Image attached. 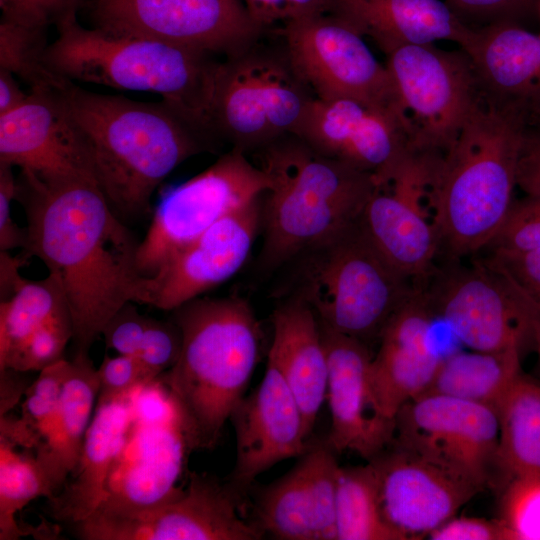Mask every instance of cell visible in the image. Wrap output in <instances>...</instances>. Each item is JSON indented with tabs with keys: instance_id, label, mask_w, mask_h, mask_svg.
Here are the masks:
<instances>
[{
	"instance_id": "cell-1",
	"label": "cell",
	"mask_w": 540,
	"mask_h": 540,
	"mask_svg": "<svg viewBox=\"0 0 540 540\" xmlns=\"http://www.w3.org/2000/svg\"><path fill=\"white\" fill-rule=\"evenodd\" d=\"M16 198L27 218L25 256L39 258L60 281L75 354L88 355L121 307L143 304L139 242L92 178L45 180L21 172Z\"/></svg>"
},
{
	"instance_id": "cell-2",
	"label": "cell",
	"mask_w": 540,
	"mask_h": 540,
	"mask_svg": "<svg viewBox=\"0 0 540 540\" xmlns=\"http://www.w3.org/2000/svg\"><path fill=\"white\" fill-rule=\"evenodd\" d=\"M527 107L482 93L449 148L432 186L434 222L452 259L488 247L514 202Z\"/></svg>"
},
{
	"instance_id": "cell-3",
	"label": "cell",
	"mask_w": 540,
	"mask_h": 540,
	"mask_svg": "<svg viewBox=\"0 0 540 540\" xmlns=\"http://www.w3.org/2000/svg\"><path fill=\"white\" fill-rule=\"evenodd\" d=\"M63 93L87 145L95 181L121 219L146 214L160 183L206 148L207 136L162 100L98 94L75 82Z\"/></svg>"
},
{
	"instance_id": "cell-4",
	"label": "cell",
	"mask_w": 540,
	"mask_h": 540,
	"mask_svg": "<svg viewBox=\"0 0 540 540\" xmlns=\"http://www.w3.org/2000/svg\"><path fill=\"white\" fill-rule=\"evenodd\" d=\"M182 337L178 360L158 376L190 451L213 449L245 396L261 330L239 297L195 298L172 310Z\"/></svg>"
},
{
	"instance_id": "cell-5",
	"label": "cell",
	"mask_w": 540,
	"mask_h": 540,
	"mask_svg": "<svg viewBox=\"0 0 540 540\" xmlns=\"http://www.w3.org/2000/svg\"><path fill=\"white\" fill-rule=\"evenodd\" d=\"M76 11L57 23L47 67L70 81L161 96L205 136L214 134L212 106L220 62L211 54L141 36L85 28Z\"/></svg>"
},
{
	"instance_id": "cell-6",
	"label": "cell",
	"mask_w": 540,
	"mask_h": 540,
	"mask_svg": "<svg viewBox=\"0 0 540 540\" xmlns=\"http://www.w3.org/2000/svg\"><path fill=\"white\" fill-rule=\"evenodd\" d=\"M271 179L262 208V262L276 267L329 241L359 220L373 175L326 157L294 134L261 147Z\"/></svg>"
},
{
	"instance_id": "cell-7",
	"label": "cell",
	"mask_w": 540,
	"mask_h": 540,
	"mask_svg": "<svg viewBox=\"0 0 540 540\" xmlns=\"http://www.w3.org/2000/svg\"><path fill=\"white\" fill-rule=\"evenodd\" d=\"M308 252L301 297L320 325L366 344L417 288L379 254L358 221Z\"/></svg>"
},
{
	"instance_id": "cell-8",
	"label": "cell",
	"mask_w": 540,
	"mask_h": 540,
	"mask_svg": "<svg viewBox=\"0 0 540 540\" xmlns=\"http://www.w3.org/2000/svg\"><path fill=\"white\" fill-rule=\"evenodd\" d=\"M288 57L252 45L220 62L212 106L214 134L234 148L263 147L293 134L315 97Z\"/></svg>"
},
{
	"instance_id": "cell-9",
	"label": "cell",
	"mask_w": 540,
	"mask_h": 540,
	"mask_svg": "<svg viewBox=\"0 0 540 540\" xmlns=\"http://www.w3.org/2000/svg\"><path fill=\"white\" fill-rule=\"evenodd\" d=\"M271 179L245 151L233 148L210 167L162 194L137 262L144 277L153 276L179 249L217 221L270 189Z\"/></svg>"
},
{
	"instance_id": "cell-10",
	"label": "cell",
	"mask_w": 540,
	"mask_h": 540,
	"mask_svg": "<svg viewBox=\"0 0 540 540\" xmlns=\"http://www.w3.org/2000/svg\"><path fill=\"white\" fill-rule=\"evenodd\" d=\"M408 121L413 150L444 153L482 90L468 55L435 44L407 45L385 63Z\"/></svg>"
},
{
	"instance_id": "cell-11",
	"label": "cell",
	"mask_w": 540,
	"mask_h": 540,
	"mask_svg": "<svg viewBox=\"0 0 540 540\" xmlns=\"http://www.w3.org/2000/svg\"><path fill=\"white\" fill-rule=\"evenodd\" d=\"M244 495L226 480L191 472L169 501L127 513L93 512L66 528L81 540H258L264 533L242 517Z\"/></svg>"
},
{
	"instance_id": "cell-12",
	"label": "cell",
	"mask_w": 540,
	"mask_h": 540,
	"mask_svg": "<svg viewBox=\"0 0 540 540\" xmlns=\"http://www.w3.org/2000/svg\"><path fill=\"white\" fill-rule=\"evenodd\" d=\"M422 289L434 316L474 351L499 352L533 346L537 317L490 260L451 265L433 272Z\"/></svg>"
},
{
	"instance_id": "cell-13",
	"label": "cell",
	"mask_w": 540,
	"mask_h": 540,
	"mask_svg": "<svg viewBox=\"0 0 540 540\" xmlns=\"http://www.w3.org/2000/svg\"><path fill=\"white\" fill-rule=\"evenodd\" d=\"M282 35L291 66L316 98L356 99L405 117L386 65L345 22L328 13L293 18Z\"/></svg>"
},
{
	"instance_id": "cell-14",
	"label": "cell",
	"mask_w": 540,
	"mask_h": 540,
	"mask_svg": "<svg viewBox=\"0 0 540 540\" xmlns=\"http://www.w3.org/2000/svg\"><path fill=\"white\" fill-rule=\"evenodd\" d=\"M496 412L461 399L425 395L397 412L392 444L480 491L499 471Z\"/></svg>"
},
{
	"instance_id": "cell-15",
	"label": "cell",
	"mask_w": 540,
	"mask_h": 540,
	"mask_svg": "<svg viewBox=\"0 0 540 540\" xmlns=\"http://www.w3.org/2000/svg\"><path fill=\"white\" fill-rule=\"evenodd\" d=\"M94 28L152 38L208 54L234 56L261 28L243 0H82Z\"/></svg>"
},
{
	"instance_id": "cell-16",
	"label": "cell",
	"mask_w": 540,
	"mask_h": 540,
	"mask_svg": "<svg viewBox=\"0 0 540 540\" xmlns=\"http://www.w3.org/2000/svg\"><path fill=\"white\" fill-rule=\"evenodd\" d=\"M294 135L320 154L386 178L412 149L401 114L351 98L308 103Z\"/></svg>"
},
{
	"instance_id": "cell-17",
	"label": "cell",
	"mask_w": 540,
	"mask_h": 540,
	"mask_svg": "<svg viewBox=\"0 0 540 540\" xmlns=\"http://www.w3.org/2000/svg\"><path fill=\"white\" fill-rule=\"evenodd\" d=\"M64 89H30L22 105L0 115V163L45 180H95L87 145Z\"/></svg>"
},
{
	"instance_id": "cell-18",
	"label": "cell",
	"mask_w": 540,
	"mask_h": 540,
	"mask_svg": "<svg viewBox=\"0 0 540 540\" xmlns=\"http://www.w3.org/2000/svg\"><path fill=\"white\" fill-rule=\"evenodd\" d=\"M260 199L232 211L168 258L147 278L143 304L172 311L235 275L261 222Z\"/></svg>"
},
{
	"instance_id": "cell-19",
	"label": "cell",
	"mask_w": 540,
	"mask_h": 540,
	"mask_svg": "<svg viewBox=\"0 0 540 540\" xmlns=\"http://www.w3.org/2000/svg\"><path fill=\"white\" fill-rule=\"evenodd\" d=\"M340 466L327 439L309 443L285 475L257 490L254 524L279 540H337Z\"/></svg>"
},
{
	"instance_id": "cell-20",
	"label": "cell",
	"mask_w": 540,
	"mask_h": 540,
	"mask_svg": "<svg viewBox=\"0 0 540 540\" xmlns=\"http://www.w3.org/2000/svg\"><path fill=\"white\" fill-rule=\"evenodd\" d=\"M230 420L236 435L235 466L226 480L245 496L256 477L309 446L300 407L271 360L262 381L244 396Z\"/></svg>"
},
{
	"instance_id": "cell-21",
	"label": "cell",
	"mask_w": 540,
	"mask_h": 540,
	"mask_svg": "<svg viewBox=\"0 0 540 540\" xmlns=\"http://www.w3.org/2000/svg\"><path fill=\"white\" fill-rule=\"evenodd\" d=\"M319 326L328 363L331 429L327 441L335 452L352 451L369 462L394 436V421L381 413L372 393V356L366 343Z\"/></svg>"
},
{
	"instance_id": "cell-22",
	"label": "cell",
	"mask_w": 540,
	"mask_h": 540,
	"mask_svg": "<svg viewBox=\"0 0 540 540\" xmlns=\"http://www.w3.org/2000/svg\"><path fill=\"white\" fill-rule=\"evenodd\" d=\"M369 462L376 470L384 519L406 540L427 536L479 492L392 443Z\"/></svg>"
},
{
	"instance_id": "cell-23",
	"label": "cell",
	"mask_w": 540,
	"mask_h": 540,
	"mask_svg": "<svg viewBox=\"0 0 540 540\" xmlns=\"http://www.w3.org/2000/svg\"><path fill=\"white\" fill-rule=\"evenodd\" d=\"M189 451L177 417L157 422L134 418L94 512H134L176 497L183 490L177 482Z\"/></svg>"
},
{
	"instance_id": "cell-24",
	"label": "cell",
	"mask_w": 540,
	"mask_h": 540,
	"mask_svg": "<svg viewBox=\"0 0 540 540\" xmlns=\"http://www.w3.org/2000/svg\"><path fill=\"white\" fill-rule=\"evenodd\" d=\"M433 317L424 290L416 288L379 337L370 385L379 410L389 420L426 390L443 359L433 342Z\"/></svg>"
},
{
	"instance_id": "cell-25",
	"label": "cell",
	"mask_w": 540,
	"mask_h": 540,
	"mask_svg": "<svg viewBox=\"0 0 540 540\" xmlns=\"http://www.w3.org/2000/svg\"><path fill=\"white\" fill-rule=\"evenodd\" d=\"M326 13L370 38L385 55L438 41L455 42L464 51L476 32L442 0H329Z\"/></svg>"
},
{
	"instance_id": "cell-26",
	"label": "cell",
	"mask_w": 540,
	"mask_h": 540,
	"mask_svg": "<svg viewBox=\"0 0 540 540\" xmlns=\"http://www.w3.org/2000/svg\"><path fill=\"white\" fill-rule=\"evenodd\" d=\"M135 390L98 397L76 468L62 489L47 499V512L53 520L67 527L86 519L101 503L109 474L134 423Z\"/></svg>"
},
{
	"instance_id": "cell-27",
	"label": "cell",
	"mask_w": 540,
	"mask_h": 540,
	"mask_svg": "<svg viewBox=\"0 0 540 540\" xmlns=\"http://www.w3.org/2000/svg\"><path fill=\"white\" fill-rule=\"evenodd\" d=\"M273 340L268 353L302 412L310 438L327 395L328 363L317 316L301 296L273 314Z\"/></svg>"
},
{
	"instance_id": "cell-28",
	"label": "cell",
	"mask_w": 540,
	"mask_h": 540,
	"mask_svg": "<svg viewBox=\"0 0 540 540\" xmlns=\"http://www.w3.org/2000/svg\"><path fill=\"white\" fill-rule=\"evenodd\" d=\"M464 52L484 94L508 104L533 108L540 102V34L516 22L477 28Z\"/></svg>"
},
{
	"instance_id": "cell-29",
	"label": "cell",
	"mask_w": 540,
	"mask_h": 540,
	"mask_svg": "<svg viewBox=\"0 0 540 540\" xmlns=\"http://www.w3.org/2000/svg\"><path fill=\"white\" fill-rule=\"evenodd\" d=\"M359 225L379 254L415 287L434 272L441 247L435 226L385 184H375Z\"/></svg>"
},
{
	"instance_id": "cell-30",
	"label": "cell",
	"mask_w": 540,
	"mask_h": 540,
	"mask_svg": "<svg viewBox=\"0 0 540 540\" xmlns=\"http://www.w3.org/2000/svg\"><path fill=\"white\" fill-rule=\"evenodd\" d=\"M98 394L97 368L87 354H75L58 409L34 448L52 497L62 489L78 464Z\"/></svg>"
},
{
	"instance_id": "cell-31",
	"label": "cell",
	"mask_w": 540,
	"mask_h": 540,
	"mask_svg": "<svg viewBox=\"0 0 540 540\" xmlns=\"http://www.w3.org/2000/svg\"><path fill=\"white\" fill-rule=\"evenodd\" d=\"M521 352H457L443 357L433 379L420 395H442L497 410L522 373ZM419 396V397H420Z\"/></svg>"
},
{
	"instance_id": "cell-32",
	"label": "cell",
	"mask_w": 540,
	"mask_h": 540,
	"mask_svg": "<svg viewBox=\"0 0 540 540\" xmlns=\"http://www.w3.org/2000/svg\"><path fill=\"white\" fill-rule=\"evenodd\" d=\"M497 416V462L506 482L514 476L540 474V380L522 372Z\"/></svg>"
},
{
	"instance_id": "cell-33",
	"label": "cell",
	"mask_w": 540,
	"mask_h": 540,
	"mask_svg": "<svg viewBox=\"0 0 540 540\" xmlns=\"http://www.w3.org/2000/svg\"><path fill=\"white\" fill-rule=\"evenodd\" d=\"M70 314L58 278L20 281L13 295L0 302V368L40 327L50 320Z\"/></svg>"
},
{
	"instance_id": "cell-34",
	"label": "cell",
	"mask_w": 540,
	"mask_h": 540,
	"mask_svg": "<svg viewBox=\"0 0 540 540\" xmlns=\"http://www.w3.org/2000/svg\"><path fill=\"white\" fill-rule=\"evenodd\" d=\"M337 540H406L382 514L376 470L340 467L336 491Z\"/></svg>"
},
{
	"instance_id": "cell-35",
	"label": "cell",
	"mask_w": 540,
	"mask_h": 540,
	"mask_svg": "<svg viewBox=\"0 0 540 540\" xmlns=\"http://www.w3.org/2000/svg\"><path fill=\"white\" fill-rule=\"evenodd\" d=\"M0 438V539L15 540L28 532L16 522V513L37 497L53 494L35 456L16 451Z\"/></svg>"
},
{
	"instance_id": "cell-36",
	"label": "cell",
	"mask_w": 540,
	"mask_h": 540,
	"mask_svg": "<svg viewBox=\"0 0 540 540\" xmlns=\"http://www.w3.org/2000/svg\"><path fill=\"white\" fill-rule=\"evenodd\" d=\"M45 29L32 28L1 18L0 69L18 76L30 89H64L71 82L52 72L45 63Z\"/></svg>"
},
{
	"instance_id": "cell-37",
	"label": "cell",
	"mask_w": 540,
	"mask_h": 540,
	"mask_svg": "<svg viewBox=\"0 0 540 540\" xmlns=\"http://www.w3.org/2000/svg\"><path fill=\"white\" fill-rule=\"evenodd\" d=\"M498 519L510 540H540V474L507 480Z\"/></svg>"
},
{
	"instance_id": "cell-38",
	"label": "cell",
	"mask_w": 540,
	"mask_h": 540,
	"mask_svg": "<svg viewBox=\"0 0 540 540\" xmlns=\"http://www.w3.org/2000/svg\"><path fill=\"white\" fill-rule=\"evenodd\" d=\"M70 366L71 361L64 358L42 369L24 394L20 419L36 440V446L58 409Z\"/></svg>"
},
{
	"instance_id": "cell-39",
	"label": "cell",
	"mask_w": 540,
	"mask_h": 540,
	"mask_svg": "<svg viewBox=\"0 0 540 540\" xmlns=\"http://www.w3.org/2000/svg\"><path fill=\"white\" fill-rule=\"evenodd\" d=\"M73 338V325L69 313L60 315L32 334L5 366L22 372L41 371L64 359L66 345Z\"/></svg>"
},
{
	"instance_id": "cell-40",
	"label": "cell",
	"mask_w": 540,
	"mask_h": 540,
	"mask_svg": "<svg viewBox=\"0 0 540 540\" xmlns=\"http://www.w3.org/2000/svg\"><path fill=\"white\" fill-rule=\"evenodd\" d=\"M492 251L527 252L540 249V198L527 196L513 202Z\"/></svg>"
},
{
	"instance_id": "cell-41",
	"label": "cell",
	"mask_w": 540,
	"mask_h": 540,
	"mask_svg": "<svg viewBox=\"0 0 540 540\" xmlns=\"http://www.w3.org/2000/svg\"><path fill=\"white\" fill-rule=\"evenodd\" d=\"M182 337L179 327L171 321L149 317L148 324L136 354L155 379L174 366L179 358Z\"/></svg>"
},
{
	"instance_id": "cell-42",
	"label": "cell",
	"mask_w": 540,
	"mask_h": 540,
	"mask_svg": "<svg viewBox=\"0 0 540 540\" xmlns=\"http://www.w3.org/2000/svg\"><path fill=\"white\" fill-rule=\"evenodd\" d=\"M489 259L508 278L540 322V249L493 251Z\"/></svg>"
},
{
	"instance_id": "cell-43",
	"label": "cell",
	"mask_w": 540,
	"mask_h": 540,
	"mask_svg": "<svg viewBox=\"0 0 540 540\" xmlns=\"http://www.w3.org/2000/svg\"><path fill=\"white\" fill-rule=\"evenodd\" d=\"M98 397H117L156 380L136 356L106 355L97 368Z\"/></svg>"
},
{
	"instance_id": "cell-44",
	"label": "cell",
	"mask_w": 540,
	"mask_h": 540,
	"mask_svg": "<svg viewBox=\"0 0 540 540\" xmlns=\"http://www.w3.org/2000/svg\"><path fill=\"white\" fill-rule=\"evenodd\" d=\"M457 17L472 28L515 22L539 0H444Z\"/></svg>"
},
{
	"instance_id": "cell-45",
	"label": "cell",
	"mask_w": 540,
	"mask_h": 540,
	"mask_svg": "<svg viewBox=\"0 0 540 540\" xmlns=\"http://www.w3.org/2000/svg\"><path fill=\"white\" fill-rule=\"evenodd\" d=\"M82 0H0L3 19L45 29L67 13L77 10Z\"/></svg>"
},
{
	"instance_id": "cell-46",
	"label": "cell",
	"mask_w": 540,
	"mask_h": 540,
	"mask_svg": "<svg viewBox=\"0 0 540 540\" xmlns=\"http://www.w3.org/2000/svg\"><path fill=\"white\" fill-rule=\"evenodd\" d=\"M133 304L121 307L101 333L106 347L118 354L136 356L148 324L149 317L140 314Z\"/></svg>"
},
{
	"instance_id": "cell-47",
	"label": "cell",
	"mask_w": 540,
	"mask_h": 540,
	"mask_svg": "<svg viewBox=\"0 0 540 540\" xmlns=\"http://www.w3.org/2000/svg\"><path fill=\"white\" fill-rule=\"evenodd\" d=\"M432 540H510L499 519L452 517L428 535Z\"/></svg>"
},
{
	"instance_id": "cell-48",
	"label": "cell",
	"mask_w": 540,
	"mask_h": 540,
	"mask_svg": "<svg viewBox=\"0 0 540 540\" xmlns=\"http://www.w3.org/2000/svg\"><path fill=\"white\" fill-rule=\"evenodd\" d=\"M12 166L0 163V251L24 248L26 229H21L13 220L11 205L17 194V180Z\"/></svg>"
},
{
	"instance_id": "cell-49",
	"label": "cell",
	"mask_w": 540,
	"mask_h": 540,
	"mask_svg": "<svg viewBox=\"0 0 540 540\" xmlns=\"http://www.w3.org/2000/svg\"><path fill=\"white\" fill-rule=\"evenodd\" d=\"M517 186L527 196L540 198V132L526 131L518 162Z\"/></svg>"
},
{
	"instance_id": "cell-50",
	"label": "cell",
	"mask_w": 540,
	"mask_h": 540,
	"mask_svg": "<svg viewBox=\"0 0 540 540\" xmlns=\"http://www.w3.org/2000/svg\"><path fill=\"white\" fill-rule=\"evenodd\" d=\"M252 20L261 29L292 18L287 0H243Z\"/></svg>"
},
{
	"instance_id": "cell-51",
	"label": "cell",
	"mask_w": 540,
	"mask_h": 540,
	"mask_svg": "<svg viewBox=\"0 0 540 540\" xmlns=\"http://www.w3.org/2000/svg\"><path fill=\"white\" fill-rule=\"evenodd\" d=\"M23 373L10 368L0 369V416L13 409L29 387L21 376Z\"/></svg>"
},
{
	"instance_id": "cell-52",
	"label": "cell",
	"mask_w": 540,
	"mask_h": 540,
	"mask_svg": "<svg viewBox=\"0 0 540 540\" xmlns=\"http://www.w3.org/2000/svg\"><path fill=\"white\" fill-rule=\"evenodd\" d=\"M27 258V256L13 257L8 251H0V302L8 300L24 278L19 270Z\"/></svg>"
},
{
	"instance_id": "cell-53",
	"label": "cell",
	"mask_w": 540,
	"mask_h": 540,
	"mask_svg": "<svg viewBox=\"0 0 540 540\" xmlns=\"http://www.w3.org/2000/svg\"><path fill=\"white\" fill-rule=\"evenodd\" d=\"M28 97L24 93L14 78V75L7 70L0 69V115L7 114L20 105Z\"/></svg>"
},
{
	"instance_id": "cell-54",
	"label": "cell",
	"mask_w": 540,
	"mask_h": 540,
	"mask_svg": "<svg viewBox=\"0 0 540 540\" xmlns=\"http://www.w3.org/2000/svg\"><path fill=\"white\" fill-rule=\"evenodd\" d=\"M287 2L292 12L291 19H293L326 13L329 0H287Z\"/></svg>"
},
{
	"instance_id": "cell-55",
	"label": "cell",
	"mask_w": 540,
	"mask_h": 540,
	"mask_svg": "<svg viewBox=\"0 0 540 540\" xmlns=\"http://www.w3.org/2000/svg\"><path fill=\"white\" fill-rule=\"evenodd\" d=\"M533 347L537 354V363L540 370V322L537 321L534 327V334H533Z\"/></svg>"
},
{
	"instance_id": "cell-56",
	"label": "cell",
	"mask_w": 540,
	"mask_h": 540,
	"mask_svg": "<svg viewBox=\"0 0 540 540\" xmlns=\"http://www.w3.org/2000/svg\"><path fill=\"white\" fill-rule=\"evenodd\" d=\"M540 116V102L532 108Z\"/></svg>"
},
{
	"instance_id": "cell-57",
	"label": "cell",
	"mask_w": 540,
	"mask_h": 540,
	"mask_svg": "<svg viewBox=\"0 0 540 540\" xmlns=\"http://www.w3.org/2000/svg\"><path fill=\"white\" fill-rule=\"evenodd\" d=\"M537 10H538L539 21H540V0L538 1V4H537ZM539 34H540V32H539Z\"/></svg>"
}]
</instances>
